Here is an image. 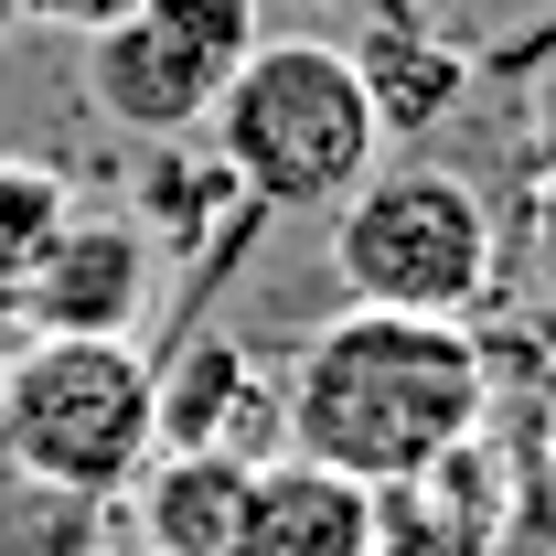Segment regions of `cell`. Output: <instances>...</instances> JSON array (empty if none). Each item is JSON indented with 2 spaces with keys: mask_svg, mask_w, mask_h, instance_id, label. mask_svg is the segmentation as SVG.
Segmentation results:
<instances>
[{
  "mask_svg": "<svg viewBox=\"0 0 556 556\" xmlns=\"http://www.w3.org/2000/svg\"><path fill=\"white\" fill-rule=\"evenodd\" d=\"M492 407V364L471 321H417L343 300L278 375V439L364 492H417L439 460L471 450Z\"/></svg>",
  "mask_w": 556,
  "mask_h": 556,
  "instance_id": "obj_1",
  "label": "cell"
},
{
  "mask_svg": "<svg viewBox=\"0 0 556 556\" xmlns=\"http://www.w3.org/2000/svg\"><path fill=\"white\" fill-rule=\"evenodd\" d=\"M214 172L247 193V214H332L386 161V118L353 75V43L311 22H268L236 86L214 97Z\"/></svg>",
  "mask_w": 556,
  "mask_h": 556,
  "instance_id": "obj_2",
  "label": "cell"
},
{
  "mask_svg": "<svg viewBox=\"0 0 556 556\" xmlns=\"http://www.w3.org/2000/svg\"><path fill=\"white\" fill-rule=\"evenodd\" d=\"M161 450V364L108 332H22L0 353V460L22 492L118 503Z\"/></svg>",
  "mask_w": 556,
  "mask_h": 556,
  "instance_id": "obj_3",
  "label": "cell"
},
{
  "mask_svg": "<svg viewBox=\"0 0 556 556\" xmlns=\"http://www.w3.org/2000/svg\"><path fill=\"white\" fill-rule=\"evenodd\" d=\"M332 225V278L364 311H417V321H471L492 300V204L482 182L439 172V161H375Z\"/></svg>",
  "mask_w": 556,
  "mask_h": 556,
  "instance_id": "obj_4",
  "label": "cell"
},
{
  "mask_svg": "<svg viewBox=\"0 0 556 556\" xmlns=\"http://www.w3.org/2000/svg\"><path fill=\"white\" fill-rule=\"evenodd\" d=\"M257 33H268L257 0H129L108 33H86V108L139 150L193 139L236 65L257 54Z\"/></svg>",
  "mask_w": 556,
  "mask_h": 556,
  "instance_id": "obj_5",
  "label": "cell"
},
{
  "mask_svg": "<svg viewBox=\"0 0 556 556\" xmlns=\"http://www.w3.org/2000/svg\"><path fill=\"white\" fill-rule=\"evenodd\" d=\"M150 300H161V236L139 214L75 204L65 236L33 257V278L0 311H11V332H108V343H139Z\"/></svg>",
  "mask_w": 556,
  "mask_h": 556,
  "instance_id": "obj_6",
  "label": "cell"
},
{
  "mask_svg": "<svg viewBox=\"0 0 556 556\" xmlns=\"http://www.w3.org/2000/svg\"><path fill=\"white\" fill-rule=\"evenodd\" d=\"M225 556H386V492H364L343 471H321V460H300V450H278V460H257Z\"/></svg>",
  "mask_w": 556,
  "mask_h": 556,
  "instance_id": "obj_7",
  "label": "cell"
},
{
  "mask_svg": "<svg viewBox=\"0 0 556 556\" xmlns=\"http://www.w3.org/2000/svg\"><path fill=\"white\" fill-rule=\"evenodd\" d=\"M247 482H257V450H150L129 503V546L150 556H225L236 546V514H247Z\"/></svg>",
  "mask_w": 556,
  "mask_h": 556,
  "instance_id": "obj_8",
  "label": "cell"
},
{
  "mask_svg": "<svg viewBox=\"0 0 556 556\" xmlns=\"http://www.w3.org/2000/svg\"><path fill=\"white\" fill-rule=\"evenodd\" d=\"M278 417V396H257V353L204 332L161 364V450H247V428Z\"/></svg>",
  "mask_w": 556,
  "mask_h": 556,
  "instance_id": "obj_9",
  "label": "cell"
},
{
  "mask_svg": "<svg viewBox=\"0 0 556 556\" xmlns=\"http://www.w3.org/2000/svg\"><path fill=\"white\" fill-rule=\"evenodd\" d=\"M353 75H364V97H375V118L386 139H417L439 129L460 97H471V65L439 43V33H417V22H375L364 43H353Z\"/></svg>",
  "mask_w": 556,
  "mask_h": 556,
  "instance_id": "obj_10",
  "label": "cell"
},
{
  "mask_svg": "<svg viewBox=\"0 0 556 556\" xmlns=\"http://www.w3.org/2000/svg\"><path fill=\"white\" fill-rule=\"evenodd\" d=\"M75 214V182L54 172V161H33V150H0V300L33 278V257L65 236Z\"/></svg>",
  "mask_w": 556,
  "mask_h": 556,
  "instance_id": "obj_11",
  "label": "cell"
},
{
  "mask_svg": "<svg viewBox=\"0 0 556 556\" xmlns=\"http://www.w3.org/2000/svg\"><path fill=\"white\" fill-rule=\"evenodd\" d=\"M0 11H11V22H33V33H75V43H86V33H108L129 0H0Z\"/></svg>",
  "mask_w": 556,
  "mask_h": 556,
  "instance_id": "obj_12",
  "label": "cell"
},
{
  "mask_svg": "<svg viewBox=\"0 0 556 556\" xmlns=\"http://www.w3.org/2000/svg\"><path fill=\"white\" fill-rule=\"evenodd\" d=\"M268 22H321V11H343V0H257Z\"/></svg>",
  "mask_w": 556,
  "mask_h": 556,
  "instance_id": "obj_13",
  "label": "cell"
},
{
  "mask_svg": "<svg viewBox=\"0 0 556 556\" xmlns=\"http://www.w3.org/2000/svg\"><path fill=\"white\" fill-rule=\"evenodd\" d=\"M11 343H22V332H11V311H0V353H11Z\"/></svg>",
  "mask_w": 556,
  "mask_h": 556,
  "instance_id": "obj_14",
  "label": "cell"
},
{
  "mask_svg": "<svg viewBox=\"0 0 556 556\" xmlns=\"http://www.w3.org/2000/svg\"><path fill=\"white\" fill-rule=\"evenodd\" d=\"M108 556H150V546H108Z\"/></svg>",
  "mask_w": 556,
  "mask_h": 556,
  "instance_id": "obj_15",
  "label": "cell"
}]
</instances>
